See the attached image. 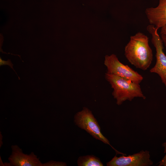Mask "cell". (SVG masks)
Here are the masks:
<instances>
[{"label":"cell","mask_w":166,"mask_h":166,"mask_svg":"<svg viewBox=\"0 0 166 166\" xmlns=\"http://www.w3.org/2000/svg\"><path fill=\"white\" fill-rule=\"evenodd\" d=\"M162 146L164 148V153H166V142L162 144Z\"/></svg>","instance_id":"9a60e30c"},{"label":"cell","mask_w":166,"mask_h":166,"mask_svg":"<svg viewBox=\"0 0 166 166\" xmlns=\"http://www.w3.org/2000/svg\"><path fill=\"white\" fill-rule=\"evenodd\" d=\"M145 12L150 24L158 29L166 25V0H159L158 6L147 8Z\"/></svg>","instance_id":"ba28073f"},{"label":"cell","mask_w":166,"mask_h":166,"mask_svg":"<svg viewBox=\"0 0 166 166\" xmlns=\"http://www.w3.org/2000/svg\"><path fill=\"white\" fill-rule=\"evenodd\" d=\"M105 77L113 89L112 95L117 105H121L127 100L131 101L135 97L145 99L139 84L107 73Z\"/></svg>","instance_id":"7a4b0ae2"},{"label":"cell","mask_w":166,"mask_h":166,"mask_svg":"<svg viewBox=\"0 0 166 166\" xmlns=\"http://www.w3.org/2000/svg\"><path fill=\"white\" fill-rule=\"evenodd\" d=\"M146 29L151 35V42L156 50V64L149 72L157 74L166 87V55L163 51V42L158 34V29L154 25H148Z\"/></svg>","instance_id":"277c9868"},{"label":"cell","mask_w":166,"mask_h":166,"mask_svg":"<svg viewBox=\"0 0 166 166\" xmlns=\"http://www.w3.org/2000/svg\"><path fill=\"white\" fill-rule=\"evenodd\" d=\"M124 55L136 68L147 70L152 64L153 57L148 37L140 32L131 36L125 47Z\"/></svg>","instance_id":"6da1fadb"},{"label":"cell","mask_w":166,"mask_h":166,"mask_svg":"<svg viewBox=\"0 0 166 166\" xmlns=\"http://www.w3.org/2000/svg\"><path fill=\"white\" fill-rule=\"evenodd\" d=\"M9 65V66L15 72L16 74H17V76H18V77L19 79H20V77H19L18 76V74L16 73V72L15 71V70L13 68V64L12 63L10 59H8L7 61H6L3 60L1 57H0V66L3 65Z\"/></svg>","instance_id":"8fae6325"},{"label":"cell","mask_w":166,"mask_h":166,"mask_svg":"<svg viewBox=\"0 0 166 166\" xmlns=\"http://www.w3.org/2000/svg\"><path fill=\"white\" fill-rule=\"evenodd\" d=\"M74 121L77 126L86 131L94 138L109 145L115 151L116 154L125 155L118 151L111 145L108 140L102 133L97 120L88 108L84 107L75 114Z\"/></svg>","instance_id":"3957f363"},{"label":"cell","mask_w":166,"mask_h":166,"mask_svg":"<svg viewBox=\"0 0 166 166\" xmlns=\"http://www.w3.org/2000/svg\"><path fill=\"white\" fill-rule=\"evenodd\" d=\"M160 33L161 35H166V25L161 28Z\"/></svg>","instance_id":"5bb4252c"},{"label":"cell","mask_w":166,"mask_h":166,"mask_svg":"<svg viewBox=\"0 0 166 166\" xmlns=\"http://www.w3.org/2000/svg\"><path fill=\"white\" fill-rule=\"evenodd\" d=\"M150 152L147 150H141L132 155H124L118 157L116 155L109 161L107 166H149L153 162L150 159Z\"/></svg>","instance_id":"8992f818"},{"label":"cell","mask_w":166,"mask_h":166,"mask_svg":"<svg viewBox=\"0 0 166 166\" xmlns=\"http://www.w3.org/2000/svg\"><path fill=\"white\" fill-rule=\"evenodd\" d=\"M104 64L107 68L106 73H108L139 84L143 80L142 75L128 65L121 62L114 54L105 55Z\"/></svg>","instance_id":"5b68a950"},{"label":"cell","mask_w":166,"mask_h":166,"mask_svg":"<svg viewBox=\"0 0 166 166\" xmlns=\"http://www.w3.org/2000/svg\"><path fill=\"white\" fill-rule=\"evenodd\" d=\"M65 163L51 160L43 164V166H65Z\"/></svg>","instance_id":"30bf717a"},{"label":"cell","mask_w":166,"mask_h":166,"mask_svg":"<svg viewBox=\"0 0 166 166\" xmlns=\"http://www.w3.org/2000/svg\"><path fill=\"white\" fill-rule=\"evenodd\" d=\"M12 153L8 158L9 163H5L4 166H43L39 158L33 152L25 154L17 145L11 146Z\"/></svg>","instance_id":"52a82bcc"},{"label":"cell","mask_w":166,"mask_h":166,"mask_svg":"<svg viewBox=\"0 0 166 166\" xmlns=\"http://www.w3.org/2000/svg\"><path fill=\"white\" fill-rule=\"evenodd\" d=\"M158 166H166V154L163 159L158 163Z\"/></svg>","instance_id":"7c38bea8"},{"label":"cell","mask_w":166,"mask_h":166,"mask_svg":"<svg viewBox=\"0 0 166 166\" xmlns=\"http://www.w3.org/2000/svg\"><path fill=\"white\" fill-rule=\"evenodd\" d=\"M161 38L163 42V44L166 48V35L164 34L161 35Z\"/></svg>","instance_id":"4fadbf2b"},{"label":"cell","mask_w":166,"mask_h":166,"mask_svg":"<svg viewBox=\"0 0 166 166\" xmlns=\"http://www.w3.org/2000/svg\"><path fill=\"white\" fill-rule=\"evenodd\" d=\"M77 164L79 166H103L100 159L93 155H87L79 157L77 160Z\"/></svg>","instance_id":"9c48e42d"}]
</instances>
